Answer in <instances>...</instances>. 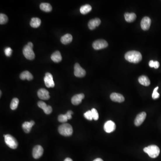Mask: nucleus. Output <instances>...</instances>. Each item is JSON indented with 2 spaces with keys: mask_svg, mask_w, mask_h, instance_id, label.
Masks as SVG:
<instances>
[{
  "mask_svg": "<svg viewBox=\"0 0 161 161\" xmlns=\"http://www.w3.org/2000/svg\"><path fill=\"white\" fill-rule=\"evenodd\" d=\"M142 55L140 52L136 51L127 52L125 55V58L128 62L133 63H137L142 60Z\"/></svg>",
  "mask_w": 161,
  "mask_h": 161,
  "instance_id": "nucleus-1",
  "label": "nucleus"
},
{
  "mask_svg": "<svg viewBox=\"0 0 161 161\" xmlns=\"http://www.w3.org/2000/svg\"><path fill=\"white\" fill-rule=\"evenodd\" d=\"M144 151L148 154L151 158H156L159 155L160 153V149L158 146L155 145H151L145 147Z\"/></svg>",
  "mask_w": 161,
  "mask_h": 161,
  "instance_id": "nucleus-2",
  "label": "nucleus"
},
{
  "mask_svg": "<svg viewBox=\"0 0 161 161\" xmlns=\"http://www.w3.org/2000/svg\"><path fill=\"white\" fill-rule=\"evenodd\" d=\"M58 132L62 135L65 136H70L73 134V127L69 124H62L59 127Z\"/></svg>",
  "mask_w": 161,
  "mask_h": 161,
  "instance_id": "nucleus-3",
  "label": "nucleus"
},
{
  "mask_svg": "<svg viewBox=\"0 0 161 161\" xmlns=\"http://www.w3.org/2000/svg\"><path fill=\"white\" fill-rule=\"evenodd\" d=\"M5 141L6 144L9 147L12 149H15L18 146L17 141L15 137L10 134L4 135Z\"/></svg>",
  "mask_w": 161,
  "mask_h": 161,
  "instance_id": "nucleus-4",
  "label": "nucleus"
},
{
  "mask_svg": "<svg viewBox=\"0 0 161 161\" xmlns=\"http://www.w3.org/2000/svg\"><path fill=\"white\" fill-rule=\"evenodd\" d=\"M23 54L24 57L29 60H32L35 57V53L33 48L28 45H26L23 49Z\"/></svg>",
  "mask_w": 161,
  "mask_h": 161,
  "instance_id": "nucleus-5",
  "label": "nucleus"
},
{
  "mask_svg": "<svg viewBox=\"0 0 161 161\" xmlns=\"http://www.w3.org/2000/svg\"><path fill=\"white\" fill-rule=\"evenodd\" d=\"M92 46L95 50H100L106 48L108 46V43L104 39H99L94 42Z\"/></svg>",
  "mask_w": 161,
  "mask_h": 161,
  "instance_id": "nucleus-6",
  "label": "nucleus"
},
{
  "mask_svg": "<svg viewBox=\"0 0 161 161\" xmlns=\"http://www.w3.org/2000/svg\"><path fill=\"white\" fill-rule=\"evenodd\" d=\"M43 153V149L42 147L39 145H37L33 149V157L35 159H38L42 156Z\"/></svg>",
  "mask_w": 161,
  "mask_h": 161,
  "instance_id": "nucleus-7",
  "label": "nucleus"
},
{
  "mask_svg": "<svg viewBox=\"0 0 161 161\" xmlns=\"http://www.w3.org/2000/svg\"><path fill=\"white\" fill-rule=\"evenodd\" d=\"M74 74L76 77L83 78L85 76L86 72L85 70L82 68L78 63H76L74 65Z\"/></svg>",
  "mask_w": 161,
  "mask_h": 161,
  "instance_id": "nucleus-8",
  "label": "nucleus"
},
{
  "mask_svg": "<svg viewBox=\"0 0 161 161\" xmlns=\"http://www.w3.org/2000/svg\"><path fill=\"white\" fill-rule=\"evenodd\" d=\"M44 81L45 85L48 88H50V87L52 88L55 86V83L53 79L52 75L50 73H46L44 78Z\"/></svg>",
  "mask_w": 161,
  "mask_h": 161,
  "instance_id": "nucleus-9",
  "label": "nucleus"
},
{
  "mask_svg": "<svg viewBox=\"0 0 161 161\" xmlns=\"http://www.w3.org/2000/svg\"><path fill=\"white\" fill-rule=\"evenodd\" d=\"M151 23V20L148 17L143 18L141 22V27L144 31H147L150 29Z\"/></svg>",
  "mask_w": 161,
  "mask_h": 161,
  "instance_id": "nucleus-10",
  "label": "nucleus"
},
{
  "mask_svg": "<svg viewBox=\"0 0 161 161\" xmlns=\"http://www.w3.org/2000/svg\"><path fill=\"white\" fill-rule=\"evenodd\" d=\"M116 128L115 124L112 121H107L104 126V130L106 132L110 133L114 131Z\"/></svg>",
  "mask_w": 161,
  "mask_h": 161,
  "instance_id": "nucleus-11",
  "label": "nucleus"
},
{
  "mask_svg": "<svg viewBox=\"0 0 161 161\" xmlns=\"http://www.w3.org/2000/svg\"><path fill=\"white\" fill-rule=\"evenodd\" d=\"M146 116V113L145 112H141L137 115L134 121V124L136 126H139L143 123Z\"/></svg>",
  "mask_w": 161,
  "mask_h": 161,
  "instance_id": "nucleus-12",
  "label": "nucleus"
},
{
  "mask_svg": "<svg viewBox=\"0 0 161 161\" xmlns=\"http://www.w3.org/2000/svg\"><path fill=\"white\" fill-rule=\"evenodd\" d=\"M37 104L38 107H40V108L42 109L45 114L48 115L51 114L52 111V109L51 106L47 105L44 102L39 101Z\"/></svg>",
  "mask_w": 161,
  "mask_h": 161,
  "instance_id": "nucleus-13",
  "label": "nucleus"
},
{
  "mask_svg": "<svg viewBox=\"0 0 161 161\" xmlns=\"http://www.w3.org/2000/svg\"><path fill=\"white\" fill-rule=\"evenodd\" d=\"M38 96L39 99L43 100H48L50 98L49 93L45 89H40L37 92Z\"/></svg>",
  "mask_w": 161,
  "mask_h": 161,
  "instance_id": "nucleus-14",
  "label": "nucleus"
},
{
  "mask_svg": "<svg viewBox=\"0 0 161 161\" xmlns=\"http://www.w3.org/2000/svg\"><path fill=\"white\" fill-rule=\"evenodd\" d=\"M85 95L83 94H77L74 95L71 99V102L74 105H78L82 102V100L84 98Z\"/></svg>",
  "mask_w": 161,
  "mask_h": 161,
  "instance_id": "nucleus-15",
  "label": "nucleus"
},
{
  "mask_svg": "<svg viewBox=\"0 0 161 161\" xmlns=\"http://www.w3.org/2000/svg\"><path fill=\"white\" fill-rule=\"evenodd\" d=\"M110 98L114 102L122 103L125 101V98L121 94L113 93L111 94Z\"/></svg>",
  "mask_w": 161,
  "mask_h": 161,
  "instance_id": "nucleus-16",
  "label": "nucleus"
},
{
  "mask_svg": "<svg viewBox=\"0 0 161 161\" xmlns=\"http://www.w3.org/2000/svg\"><path fill=\"white\" fill-rule=\"evenodd\" d=\"M100 23L101 20L99 18H96L91 19L88 22L89 28L90 30H94L96 27H98Z\"/></svg>",
  "mask_w": 161,
  "mask_h": 161,
  "instance_id": "nucleus-17",
  "label": "nucleus"
},
{
  "mask_svg": "<svg viewBox=\"0 0 161 161\" xmlns=\"http://www.w3.org/2000/svg\"><path fill=\"white\" fill-rule=\"evenodd\" d=\"M34 125L35 122L33 120H31L30 122H25L22 124V129L26 133H29Z\"/></svg>",
  "mask_w": 161,
  "mask_h": 161,
  "instance_id": "nucleus-18",
  "label": "nucleus"
},
{
  "mask_svg": "<svg viewBox=\"0 0 161 161\" xmlns=\"http://www.w3.org/2000/svg\"><path fill=\"white\" fill-rule=\"evenodd\" d=\"M72 40H73V37L72 35L69 34H65V35L62 36L60 39L61 42L64 45L70 43L72 42Z\"/></svg>",
  "mask_w": 161,
  "mask_h": 161,
  "instance_id": "nucleus-19",
  "label": "nucleus"
},
{
  "mask_svg": "<svg viewBox=\"0 0 161 161\" xmlns=\"http://www.w3.org/2000/svg\"><path fill=\"white\" fill-rule=\"evenodd\" d=\"M53 62L55 63H59L62 60V57L59 51H56L52 54L51 57Z\"/></svg>",
  "mask_w": 161,
  "mask_h": 161,
  "instance_id": "nucleus-20",
  "label": "nucleus"
},
{
  "mask_svg": "<svg viewBox=\"0 0 161 161\" xmlns=\"http://www.w3.org/2000/svg\"><path fill=\"white\" fill-rule=\"evenodd\" d=\"M20 78L21 79L24 80L27 79L28 80H31L33 78V76L32 74L28 71H23L20 75Z\"/></svg>",
  "mask_w": 161,
  "mask_h": 161,
  "instance_id": "nucleus-21",
  "label": "nucleus"
},
{
  "mask_svg": "<svg viewBox=\"0 0 161 161\" xmlns=\"http://www.w3.org/2000/svg\"><path fill=\"white\" fill-rule=\"evenodd\" d=\"M125 18L126 21L128 22H132L134 21L136 18V15L134 13H126L125 14Z\"/></svg>",
  "mask_w": 161,
  "mask_h": 161,
  "instance_id": "nucleus-22",
  "label": "nucleus"
},
{
  "mask_svg": "<svg viewBox=\"0 0 161 161\" xmlns=\"http://www.w3.org/2000/svg\"><path fill=\"white\" fill-rule=\"evenodd\" d=\"M138 81L141 85H144V86H149L150 84V82L149 78H148L147 76H144V75L139 77L138 78Z\"/></svg>",
  "mask_w": 161,
  "mask_h": 161,
  "instance_id": "nucleus-23",
  "label": "nucleus"
},
{
  "mask_svg": "<svg viewBox=\"0 0 161 161\" xmlns=\"http://www.w3.org/2000/svg\"><path fill=\"white\" fill-rule=\"evenodd\" d=\"M41 23V21L38 18H33L31 19L30 25L33 28H38Z\"/></svg>",
  "mask_w": 161,
  "mask_h": 161,
  "instance_id": "nucleus-24",
  "label": "nucleus"
},
{
  "mask_svg": "<svg viewBox=\"0 0 161 161\" xmlns=\"http://www.w3.org/2000/svg\"><path fill=\"white\" fill-rule=\"evenodd\" d=\"M40 9L46 12H49L52 10V7L49 3H42L40 4Z\"/></svg>",
  "mask_w": 161,
  "mask_h": 161,
  "instance_id": "nucleus-25",
  "label": "nucleus"
},
{
  "mask_svg": "<svg viewBox=\"0 0 161 161\" xmlns=\"http://www.w3.org/2000/svg\"><path fill=\"white\" fill-rule=\"evenodd\" d=\"M92 10V7L90 5H85L82 6L80 9L81 13L83 15H86Z\"/></svg>",
  "mask_w": 161,
  "mask_h": 161,
  "instance_id": "nucleus-26",
  "label": "nucleus"
},
{
  "mask_svg": "<svg viewBox=\"0 0 161 161\" xmlns=\"http://www.w3.org/2000/svg\"><path fill=\"white\" fill-rule=\"evenodd\" d=\"M18 104H19V100L18 98H13L11 102L10 106V108L13 110H15L18 106Z\"/></svg>",
  "mask_w": 161,
  "mask_h": 161,
  "instance_id": "nucleus-27",
  "label": "nucleus"
},
{
  "mask_svg": "<svg viewBox=\"0 0 161 161\" xmlns=\"http://www.w3.org/2000/svg\"><path fill=\"white\" fill-rule=\"evenodd\" d=\"M8 18L7 16L5 14L1 13L0 14V24H6L8 22Z\"/></svg>",
  "mask_w": 161,
  "mask_h": 161,
  "instance_id": "nucleus-28",
  "label": "nucleus"
},
{
  "mask_svg": "<svg viewBox=\"0 0 161 161\" xmlns=\"http://www.w3.org/2000/svg\"><path fill=\"white\" fill-rule=\"evenodd\" d=\"M149 66L151 68H154L155 69H158L159 67V63L158 61L154 62L153 60H151L149 62Z\"/></svg>",
  "mask_w": 161,
  "mask_h": 161,
  "instance_id": "nucleus-29",
  "label": "nucleus"
},
{
  "mask_svg": "<svg viewBox=\"0 0 161 161\" xmlns=\"http://www.w3.org/2000/svg\"><path fill=\"white\" fill-rule=\"evenodd\" d=\"M91 111V112H92V117H93V119H94V120H97L99 119V116L97 110L95 108H93L92 109Z\"/></svg>",
  "mask_w": 161,
  "mask_h": 161,
  "instance_id": "nucleus-30",
  "label": "nucleus"
},
{
  "mask_svg": "<svg viewBox=\"0 0 161 161\" xmlns=\"http://www.w3.org/2000/svg\"><path fill=\"white\" fill-rule=\"evenodd\" d=\"M58 119L59 121L62 122V123H65V122H67L68 120V119L67 118L65 114V115L62 114V115L59 116Z\"/></svg>",
  "mask_w": 161,
  "mask_h": 161,
  "instance_id": "nucleus-31",
  "label": "nucleus"
},
{
  "mask_svg": "<svg viewBox=\"0 0 161 161\" xmlns=\"http://www.w3.org/2000/svg\"><path fill=\"white\" fill-rule=\"evenodd\" d=\"M158 87H156L154 89V90L153 91V93L152 94V98L154 99H158L160 96V94L158 92Z\"/></svg>",
  "mask_w": 161,
  "mask_h": 161,
  "instance_id": "nucleus-32",
  "label": "nucleus"
},
{
  "mask_svg": "<svg viewBox=\"0 0 161 161\" xmlns=\"http://www.w3.org/2000/svg\"><path fill=\"white\" fill-rule=\"evenodd\" d=\"M84 116L87 120H91L93 119L92 112H91V111H86L84 114Z\"/></svg>",
  "mask_w": 161,
  "mask_h": 161,
  "instance_id": "nucleus-33",
  "label": "nucleus"
},
{
  "mask_svg": "<svg viewBox=\"0 0 161 161\" xmlns=\"http://www.w3.org/2000/svg\"><path fill=\"white\" fill-rule=\"evenodd\" d=\"M12 50L9 47V48H5V54L7 57H10L12 53Z\"/></svg>",
  "mask_w": 161,
  "mask_h": 161,
  "instance_id": "nucleus-34",
  "label": "nucleus"
},
{
  "mask_svg": "<svg viewBox=\"0 0 161 161\" xmlns=\"http://www.w3.org/2000/svg\"><path fill=\"white\" fill-rule=\"evenodd\" d=\"M73 114H74V112L70 110L67 111L65 115L67 116L68 120H70V119H72V115H73Z\"/></svg>",
  "mask_w": 161,
  "mask_h": 161,
  "instance_id": "nucleus-35",
  "label": "nucleus"
},
{
  "mask_svg": "<svg viewBox=\"0 0 161 161\" xmlns=\"http://www.w3.org/2000/svg\"><path fill=\"white\" fill-rule=\"evenodd\" d=\"M27 45H28V46H29V47H31V48H33V43H32V42L28 43Z\"/></svg>",
  "mask_w": 161,
  "mask_h": 161,
  "instance_id": "nucleus-36",
  "label": "nucleus"
},
{
  "mask_svg": "<svg viewBox=\"0 0 161 161\" xmlns=\"http://www.w3.org/2000/svg\"><path fill=\"white\" fill-rule=\"evenodd\" d=\"M64 161H73V160H72V159H71V158H66V159L64 160Z\"/></svg>",
  "mask_w": 161,
  "mask_h": 161,
  "instance_id": "nucleus-37",
  "label": "nucleus"
},
{
  "mask_svg": "<svg viewBox=\"0 0 161 161\" xmlns=\"http://www.w3.org/2000/svg\"><path fill=\"white\" fill-rule=\"evenodd\" d=\"M93 161H104L103 160H102V159H101V158H96V159H95V160H94Z\"/></svg>",
  "mask_w": 161,
  "mask_h": 161,
  "instance_id": "nucleus-38",
  "label": "nucleus"
},
{
  "mask_svg": "<svg viewBox=\"0 0 161 161\" xmlns=\"http://www.w3.org/2000/svg\"><path fill=\"white\" fill-rule=\"evenodd\" d=\"M0 93H1V91H0Z\"/></svg>",
  "mask_w": 161,
  "mask_h": 161,
  "instance_id": "nucleus-39",
  "label": "nucleus"
}]
</instances>
